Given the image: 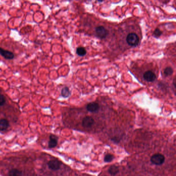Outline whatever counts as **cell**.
Segmentation results:
<instances>
[{
	"mask_svg": "<svg viewBox=\"0 0 176 176\" xmlns=\"http://www.w3.org/2000/svg\"><path fill=\"white\" fill-rule=\"evenodd\" d=\"M174 73V70L171 67H167L164 70V74L166 77L171 76Z\"/></svg>",
	"mask_w": 176,
	"mask_h": 176,
	"instance_id": "15",
	"label": "cell"
},
{
	"mask_svg": "<svg viewBox=\"0 0 176 176\" xmlns=\"http://www.w3.org/2000/svg\"><path fill=\"white\" fill-rule=\"evenodd\" d=\"M94 123V119L90 116H86L83 118L82 120L83 126L85 128H90L92 127Z\"/></svg>",
	"mask_w": 176,
	"mask_h": 176,
	"instance_id": "7",
	"label": "cell"
},
{
	"mask_svg": "<svg viewBox=\"0 0 176 176\" xmlns=\"http://www.w3.org/2000/svg\"><path fill=\"white\" fill-rule=\"evenodd\" d=\"M143 78L147 82H153L157 79V75L153 71H146L144 73Z\"/></svg>",
	"mask_w": 176,
	"mask_h": 176,
	"instance_id": "4",
	"label": "cell"
},
{
	"mask_svg": "<svg viewBox=\"0 0 176 176\" xmlns=\"http://www.w3.org/2000/svg\"><path fill=\"white\" fill-rule=\"evenodd\" d=\"M57 145V138L54 135H51L50 136L49 141L48 143V146L50 148L55 147Z\"/></svg>",
	"mask_w": 176,
	"mask_h": 176,
	"instance_id": "9",
	"label": "cell"
},
{
	"mask_svg": "<svg viewBox=\"0 0 176 176\" xmlns=\"http://www.w3.org/2000/svg\"><path fill=\"white\" fill-rule=\"evenodd\" d=\"M9 127V122L6 119H0V131H5Z\"/></svg>",
	"mask_w": 176,
	"mask_h": 176,
	"instance_id": "10",
	"label": "cell"
},
{
	"mask_svg": "<svg viewBox=\"0 0 176 176\" xmlns=\"http://www.w3.org/2000/svg\"><path fill=\"white\" fill-rule=\"evenodd\" d=\"M70 95V91L68 87H63L61 90V95L64 98H68Z\"/></svg>",
	"mask_w": 176,
	"mask_h": 176,
	"instance_id": "14",
	"label": "cell"
},
{
	"mask_svg": "<svg viewBox=\"0 0 176 176\" xmlns=\"http://www.w3.org/2000/svg\"><path fill=\"white\" fill-rule=\"evenodd\" d=\"M8 176H22V171L19 169L14 168L9 171Z\"/></svg>",
	"mask_w": 176,
	"mask_h": 176,
	"instance_id": "11",
	"label": "cell"
},
{
	"mask_svg": "<svg viewBox=\"0 0 176 176\" xmlns=\"http://www.w3.org/2000/svg\"><path fill=\"white\" fill-rule=\"evenodd\" d=\"M95 34L97 37L102 39L108 36L109 32L104 26H98L95 28Z\"/></svg>",
	"mask_w": 176,
	"mask_h": 176,
	"instance_id": "2",
	"label": "cell"
},
{
	"mask_svg": "<svg viewBox=\"0 0 176 176\" xmlns=\"http://www.w3.org/2000/svg\"><path fill=\"white\" fill-rule=\"evenodd\" d=\"M126 42L128 45L131 47H136L138 46L140 42V39L139 35L134 32H131L128 34L126 37Z\"/></svg>",
	"mask_w": 176,
	"mask_h": 176,
	"instance_id": "1",
	"label": "cell"
},
{
	"mask_svg": "<svg viewBox=\"0 0 176 176\" xmlns=\"http://www.w3.org/2000/svg\"><path fill=\"white\" fill-rule=\"evenodd\" d=\"M150 161L153 164L161 165L165 162V157L162 154L157 153L151 157Z\"/></svg>",
	"mask_w": 176,
	"mask_h": 176,
	"instance_id": "3",
	"label": "cell"
},
{
	"mask_svg": "<svg viewBox=\"0 0 176 176\" xmlns=\"http://www.w3.org/2000/svg\"><path fill=\"white\" fill-rule=\"evenodd\" d=\"M0 54L7 59H12L14 58V54L10 51L3 49L2 48H0Z\"/></svg>",
	"mask_w": 176,
	"mask_h": 176,
	"instance_id": "6",
	"label": "cell"
},
{
	"mask_svg": "<svg viewBox=\"0 0 176 176\" xmlns=\"http://www.w3.org/2000/svg\"><path fill=\"white\" fill-rule=\"evenodd\" d=\"M87 110L90 112H96L100 108V106L97 102H91L87 104L86 106Z\"/></svg>",
	"mask_w": 176,
	"mask_h": 176,
	"instance_id": "8",
	"label": "cell"
},
{
	"mask_svg": "<svg viewBox=\"0 0 176 176\" xmlns=\"http://www.w3.org/2000/svg\"><path fill=\"white\" fill-rule=\"evenodd\" d=\"M61 163L57 160H51L48 163V166L52 170H57L60 168Z\"/></svg>",
	"mask_w": 176,
	"mask_h": 176,
	"instance_id": "5",
	"label": "cell"
},
{
	"mask_svg": "<svg viewBox=\"0 0 176 176\" xmlns=\"http://www.w3.org/2000/svg\"><path fill=\"white\" fill-rule=\"evenodd\" d=\"M5 102H6V99L5 97L2 95L0 94V106H3L5 104Z\"/></svg>",
	"mask_w": 176,
	"mask_h": 176,
	"instance_id": "18",
	"label": "cell"
},
{
	"mask_svg": "<svg viewBox=\"0 0 176 176\" xmlns=\"http://www.w3.org/2000/svg\"><path fill=\"white\" fill-rule=\"evenodd\" d=\"M76 53L80 57H83L85 56L86 54V50L84 47H78L76 50Z\"/></svg>",
	"mask_w": 176,
	"mask_h": 176,
	"instance_id": "13",
	"label": "cell"
},
{
	"mask_svg": "<svg viewBox=\"0 0 176 176\" xmlns=\"http://www.w3.org/2000/svg\"><path fill=\"white\" fill-rule=\"evenodd\" d=\"M118 172H119V168H118V167L116 166L115 165L111 166L108 169V173L111 175H113V176L116 175L118 173Z\"/></svg>",
	"mask_w": 176,
	"mask_h": 176,
	"instance_id": "12",
	"label": "cell"
},
{
	"mask_svg": "<svg viewBox=\"0 0 176 176\" xmlns=\"http://www.w3.org/2000/svg\"><path fill=\"white\" fill-rule=\"evenodd\" d=\"M114 157L112 155L108 154L104 157V162L109 163V162H112L114 159Z\"/></svg>",
	"mask_w": 176,
	"mask_h": 176,
	"instance_id": "16",
	"label": "cell"
},
{
	"mask_svg": "<svg viewBox=\"0 0 176 176\" xmlns=\"http://www.w3.org/2000/svg\"><path fill=\"white\" fill-rule=\"evenodd\" d=\"M153 34L156 37H159L161 36L162 35V32L160 30L159 28H156L153 32Z\"/></svg>",
	"mask_w": 176,
	"mask_h": 176,
	"instance_id": "17",
	"label": "cell"
}]
</instances>
